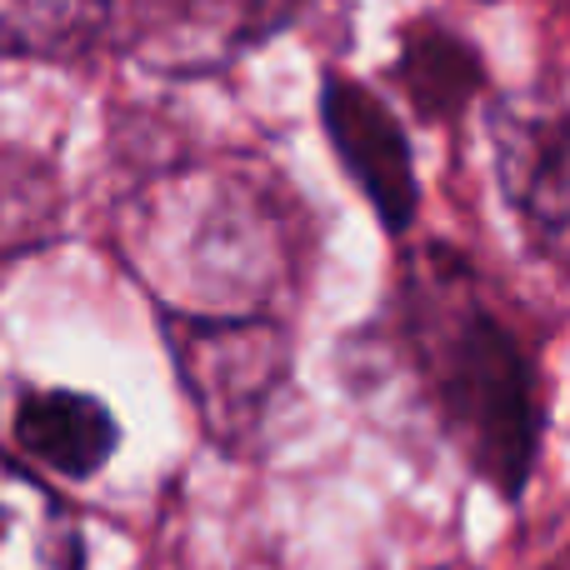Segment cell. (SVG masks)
Masks as SVG:
<instances>
[{
	"instance_id": "1",
	"label": "cell",
	"mask_w": 570,
	"mask_h": 570,
	"mask_svg": "<svg viewBox=\"0 0 570 570\" xmlns=\"http://www.w3.org/2000/svg\"><path fill=\"white\" fill-rule=\"evenodd\" d=\"M405 341L445 435L495 491L515 495L541 441L535 371L481 295V281L451 250L415 256L405 276Z\"/></svg>"
},
{
	"instance_id": "2",
	"label": "cell",
	"mask_w": 570,
	"mask_h": 570,
	"mask_svg": "<svg viewBox=\"0 0 570 570\" xmlns=\"http://www.w3.org/2000/svg\"><path fill=\"white\" fill-rule=\"evenodd\" d=\"M176 365L216 441H240L285 381V335L261 315H176Z\"/></svg>"
},
{
	"instance_id": "3",
	"label": "cell",
	"mask_w": 570,
	"mask_h": 570,
	"mask_svg": "<svg viewBox=\"0 0 570 570\" xmlns=\"http://www.w3.org/2000/svg\"><path fill=\"white\" fill-rule=\"evenodd\" d=\"M501 186L531 246L570 276V116L531 110L505 120Z\"/></svg>"
},
{
	"instance_id": "4",
	"label": "cell",
	"mask_w": 570,
	"mask_h": 570,
	"mask_svg": "<svg viewBox=\"0 0 570 570\" xmlns=\"http://www.w3.org/2000/svg\"><path fill=\"white\" fill-rule=\"evenodd\" d=\"M325 130H331V146L341 150L351 180L371 196V206L381 210V220L391 230H405L421 186H415L411 170V146H405L395 116L361 86V80L345 76H325Z\"/></svg>"
},
{
	"instance_id": "5",
	"label": "cell",
	"mask_w": 570,
	"mask_h": 570,
	"mask_svg": "<svg viewBox=\"0 0 570 570\" xmlns=\"http://www.w3.org/2000/svg\"><path fill=\"white\" fill-rule=\"evenodd\" d=\"M16 445L36 465L86 481L116 451V415L80 391H30L16 411Z\"/></svg>"
},
{
	"instance_id": "6",
	"label": "cell",
	"mask_w": 570,
	"mask_h": 570,
	"mask_svg": "<svg viewBox=\"0 0 570 570\" xmlns=\"http://www.w3.org/2000/svg\"><path fill=\"white\" fill-rule=\"evenodd\" d=\"M0 570H80L76 515L56 491L0 455Z\"/></svg>"
},
{
	"instance_id": "7",
	"label": "cell",
	"mask_w": 570,
	"mask_h": 570,
	"mask_svg": "<svg viewBox=\"0 0 570 570\" xmlns=\"http://www.w3.org/2000/svg\"><path fill=\"white\" fill-rule=\"evenodd\" d=\"M106 16L110 0H0V56H76Z\"/></svg>"
},
{
	"instance_id": "8",
	"label": "cell",
	"mask_w": 570,
	"mask_h": 570,
	"mask_svg": "<svg viewBox=\"0 0 570 570\" xmlns=\"http://www.w3.org/2000/svg\"><path fill=\"white\" fill-rule=\"evenodd\" d=\"M405 76H411V96L425 110H455L465 106L475 86V60L465 40L441 36V30H421L415 46H405Z\"/></svg>"
},
{
	"instance_id": "9",
	"label": "cell",
	"mask_w": 570,
	"mask_h": 570,
	"mask_svg": "<svg viewBox=\"0 0 570 570\" xmlns=\"http://www.w3.org/2000/svg\"><path fill=\"white\" fill-rule=\"evenodd\" d=\"M40 206H6L0 210V250H16V240H26V216H36Z\"/></svg>"
}]
</instances>
